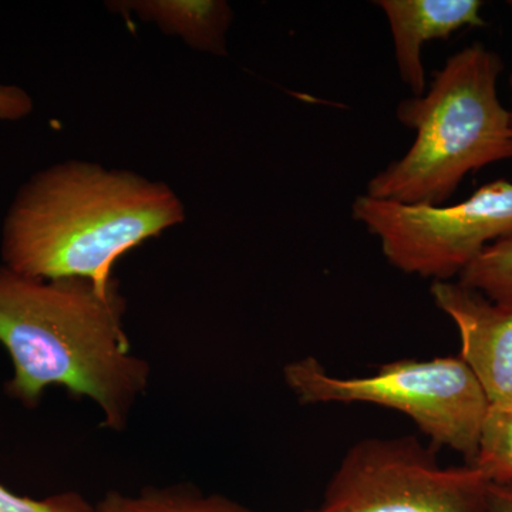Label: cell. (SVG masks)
Instances as JSON below:
<instances>
[{
    "label": "cell",
    "instance_id": "15",
    "mask_svg": "<svg viewBox=\"0 0 512 512\" xmlns=\"http://www.w3.org/2000/svg\"><path fill=\"white\" fill-rule=\"evenodd\" d=\"M490 512H512V483H488Z\"/></svg>",
    "mask_w": 512,
    "mask_h": 512
},
{
    "label": "cell",
    "instance_id": "16",
    "mask_svg": "<svg viewBox=\"0 0 512 512\" xmlns=\"http://www.w3.org/2000/svg\"><path fill=\"white\" fill-rule=\"evenodd\" d=\"M491 410H494V409H491ZM495 412L508 414V416L512 417V402L510 404H508V406H505L504 409L495 410Z\"/></svg>",
    "mask_w": 512,
    "mask_h": 512
},
{
    "label": "cell",
    "instance_id": "9",
    "mask_svg": "<svg viewBox=\"0 0 512 512\" xmlns=\"http://www.w3.org/2000/svg\"><path fill=\"white\" fill-rule=\"evenodd\" d=\"M109 9L126 18L153 23L168 36L180 37L201 53L227 55V36L234 20L225 0H119Z\"/></svg>",
    "mask_w": 512,
    "mask_h": 512
},
{
    "label": "cell",
    "instance_id": "11",
    "mask_svg": "<svg viewBox=\"0 0 512 512\" xmlns=\"http://www.w3.org/2000/svg\"><path fill=\"white\" fill-rule=\"evenodd\" d=\"M458 282L512 311V237L488 245L464 268Z\"/></svg>",
    "mask_w": 512,
    "mask_h": 512
},
{
    "label": "cell",
    "instance_id": "13",
    "mask_svg": "<svg viewBox=\"0 0 512 512\" xmlns=\"http://www.w3.org/2000/svg\"><path fill=\"white\" fill-rule=\"evenodd\" d=\"M0 512H97L90 503L76 491H66L46 498L23 497L12 493L0 484Z\"/></svg>",
    "mask_w": 512,
    "mask_h": 512
},
{
    "label": "cell",
    "instance_id": "12",
    "mask_svg": "<svg viewBox=\"0 0 512 512\" xmlns=\"http://www.w3.org/2000/svg\"><path fill=\"white\" fill-rule=\"evenodd\" d=\"M473 467L490 483H512V417L490 409Z\"/></svg>",
    "mask_w": 512,
    "mask_h": 512
},
{
    "label": "cell",
    "instance_id": "10",
    "mask_svg": "<svg viewBox=\"0 0 512 512\" xmlns=\"http://www.w3.org/2000/svg\"><path fill=\"white\" fill-rule=\"evenodd\" d=\"M97 512H262L220 494H205L192 485L148 487L137 494L110 491Z\"/></svg>",
    "mask_w": 512,
    "mask_h": 512
},
{
    "label": "cell",
    "instance_id": "5",
    "mask_svg": "<svg viewBox=\"0 0 512 512\" xmlns=\"http://www.w3.org/2000/svg\"><path fill=\"white\" fill-rule=\"evenodd\" d=\"M353 220L379 239L384 258L407 275L451 281L488 245L512 237V181L497 180L454 205H409L363 194Z\"/></svg>",
    "mask_w": 512,
    "mask_h": 512
},
{
    "label": "cell",
    "instance_id": "3",
    "mask_svg": "<svg viewBox=\"0 0 512 512\" xmlns=\"http://www.w3.org/2000/svg\"><path fill=\"white\" fill-rule=\"evenodd\" d=\"M503 62L476 43L434 73L423 96L397 106L416 133L412 147L367 183L366 195L409 205H444L464 178L512 158V117L498 97Z\"/></svg>",
    "mask_w": 512,
    "mask_h": 512
},
{
    "label": "cell",
    "instance_id": "6",
    "mask_svg": "<svg viewBox=\"0 0 512 512\" xmlns=\"http://www.w3.org/2000/svg\"><path fill=\"white\" fill-rule=\"evenodd\" d=\"M488 483L468 464L441 466L416 437H370L346 451L305 512H490Z\"/></svg>",
    "mask_w": 512,
    "mask_h": 512
},
{
    "label": "cell",
    "instance_id": "14",
    "mask_svg": "<svg viewBox=\"0 0 512 512\" xmlns=\"http://www.w3.org/2000/svg\"><path fill=\"white\" fill-rule=\"evenodd\" d=\"M35 109L32 96L15 84L0 83V120L20 121Z\"/></svg>",
    "mask_w": 512,
    "mask_h": 512
},
{
    "label": "cell",
    "instance_id": "17",
    "mask_svg": "<svg viewBox=\"0 0 512 512\" xmlns=\"http://www.w3.org/2000/svg\"><path fill=\"white\" fill-rule=\"evenodd\" d=\"M508 5H510L511 9H512V0H511V2H508ZM511 86H512V77H511ZM511 117H512V110H511Z\"/></svg>",
    "mask_w": 512,
    "mask_h": 512
},
{
    "label": "cell",
    "instance_id": "8",
    "mask_svg": "<svg viewBox=\"0 0 512 512\" xmlns=\"http://www.w3.org/2000/svg\"><path fill=\"white\" fill-rule=\"evenodd\" d=\"M376 6L389 22L400 79L416 97L427 90L424 46L485 26L480 0H377Z\"/></svg>",
    "mask_w": 512,
    "mask_h": 512
},
{
    "label": "cell",
    "instance_id": "4",
    "mask_svg": "<svg viewBox=\"0 0 512 512\" xmlns=\"http://www.w3.org/2000/svg\"><path fill=\"white\" fill-rule=\"evenodd\" d=\"M284 379L301 404L365 403L403 413L436 446L461 454L473 466L490 402L460 357L402 359L363 377L332 375L316 357L285 366Z\"/></svg>",
    "mask_w": 512,
    "mask_h": 512
},
{
    "label": "cell",
    "instance_id": "7",
    "mask_svg": "<svg viewBox=\"0 0 512 512\" xmlns=\"http://www.w3.org/2000/svg\"><path fill=\"white\" fill-rule=\"evenodd\" d=\"M430 295L457 326L458 357L483 387L490 409H504L512 402V311L458 281L433 282Z\"/></svg>",
    "mask_w": 512,
    "mask_h": 512
},
{
    "label": "cell",
    "instance_id": "1",
    "mask_svg": "<svg viewBox=\"0 0 512 512\" xmlns=\"http://www.w3.org/2000/svg\"><path fill=\"white\" fill-rule=\"evenodd\" d=\"M119 282L42 279L0 264V345L12 360L6 393L33 409L49 387L99 407L103 427L126 430L146 394L151 369L134 355L124 329Z\"/></svg>",
    "mask_w": 512,
    "mask_h": 512
},
{
    "label": "cell",
    "instance_id": "2",
    "mask_svg": "<svg viewBox=\"0 0 512 512\" xmlns=\"http://www.w3.org/2000/svg\"><path fill=\"white\" fill-rule=\"evenodd\" d=\"M184 221L183 200L163 181L67 160L20 185L3 218L0 256L19 274L110 288L121 256Z\"/></svg>",
    "mask_w": 512,
    "mask_h": 512
}]
</instances>
